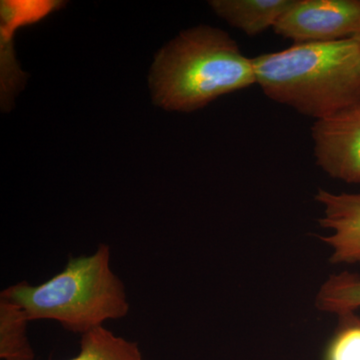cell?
I'll return each mask as SVG.
<instances>
[{
    "mask_svg": "<svg viewBox=\"0 0 360 360\" xmlns=\"http://www.w3.org/2000/svg\"><path fill=\"white\" fill-rule=\"evenodd\" d=\"M354 39L355 40V41L357 42V44H359V47H360V33L359 35H356V37H354Z\"/></svg>",
    "mask_w": 360,
    "mask_h": 360,
    "instance_id": "cell-13",
    "label": "cell"
},
{
    "mask_svg": "<svg viewBox=\"0 0 360 360\" xmlns=\"http://www.w3.org/2000/svg\"><path fill=\"white\" fill-rule=\"evenodd\" d=\"M0 296L18 303L30 321H56L80 335L124 319L130 309L124 283L111 267L110 246L103 243L92 255L70 258L45 283L13 284Z\"/></svg>",
    "mask_w": 360,
    "mask_h": 360,
    "instance_id": "cell-3",
    "label": "cell"
},
{
    "mask_svg": "<svg viewBox=\"0 0 360 360\" xmlns=\"http://www.w3.org/2000/svg\"><path fill=\"white\" fill-rule=\"evenodd\" d=\"M272 30L295 44L354 39L360 33V0H293Z\"/></svg>",
    "mask_w": 360,
    "mask_h": 360,
    "instance_id": "cell-4",
    "label": "cell"
},
{
    "mask_svg": "<svg viewBox=\"0 0 360 360\" xmlns=\"http://www.w3.org/2000/svg\"><path fill=\"white\" fill-rule=\"evenodd\" d=\"M324 360H360V317L354 314L340 316Z\"/></svg>",
    "mask_w": 360,
    "mask_h": 360,
    "instance_id": "cell-12",
    "label": "cell"
},
{
    "mask_svg": "<svg viewBox=\"0 0 360 360\" xmlns=\"http://www.w3.org/2000/svg\"><path fill=\"white\" fill-rule=\"evenodd\" d=\"M316 307L340 317L354 314L360 309V276L342 272L329 277L317 295Z\"/></svg>",
    "mask_w": 360,
    "mask_h": 360,
    "instance_id": "cell-11",
    "label": "cell"
},
{
    "mask_svg": "<svg viewBox=\"0 0 360 360\" xmlns=\"http://www.w3.org/2000/svg\"><path fill=\"white\" fill-rule=\"evenodd\" d=\"M149 82L158 106L181 112L257 84L252 58L229 33L207 25L184 30L163 47Z\"/></svg>",
    "mask_w": 360,
    "mask_h": 360,
    "instance_id": "cell-2",
    "label": "cell"
},
{
    "mask_svg": "<svg viewBox=\"0 0 360 360\" xmlns=\"http://www.w3.org/2000/svg\"><path fill=\"white\" fill-rule=\"evenodd\" d=\"M68 360H148L139 343L99 326L82 335L79 354Z\"/></svg>",
    "mask_w": 360,
    "mask_h": 360,
    "instance_id": "cell-10",
    "label": "cell"
},
{
    "mask_svg": "<svg viewBox=\"0 0 360 360\" xmlns=\"http://www.w3.org/2000/svg\"><path fill=\"white\" fill-rule=\"evenodd\" d=\"M293 0H213L210 6L229 25L255 37L274 28Z\"/></svg>",
    "mask_w": 360,
    "mask_h": 360,
    "instance_id": "cell-8",
    "label": "cell"
},
{
    "mask_svg": "<svg viewBox=\"0 0 360 360\" xmlns=\"http://www.w3.org/2000/svg\"><path fill=\"white\" fill-rule=\"evenodd\" d=\"M65 6L59 0H2L0 4V84L1 108L9 110L13 97L25 84L26 75L14 58V33L22 26L39 22Z\"/></svg>",
    "mask_w": 360,
    "mask_h": 360,
    "instance_id": "cell-6",
    "label": "cell"
},
{
    "mask_svg": "<svg viewBox=\"0 0 360 360\" xmlns=\"http://www.w3.org/2000/svg\"><path fill=\"white\" fill-rule=\"evenodd\" d=\"M30 321L22 307L0 296V359L34 360L30 338Z\"/></svg>",
    "mask_w": 360,
    "mask_h": 360,
    "instance_id": "cell-9",
    "label": "cell"
},
{
    "mask_svg": "<svg viewBox=\"0 0 360 360\" xmlns=\"http://www.w3.org/2000/svg\"><path fill=\"white\" fill-rule=\"evenodd\" d=\"M265 96L324 120L360 103V47L354 39L295 44L252 58Z\"/></svg>",
    "mask_w": 360,
    "mask_h": 360,
    "instance_id": "cell-1",
    "label": "cell"
},
{
    "mask_svg": "<svg viewBox=\"0 0 360 360\" xmlns=\"http://www.w3.org/2000/svg\"><path fill=\"white\" fill-rule=\"evenodd\" d=\"M315 200L324 208L319 224L333 233L321 238L333 248V264H360V193L335 194L319 189Z\"/></svg>",
    "mask_w": 360,
    "mask_h": 360,
    "instance_id": "cell-7",
    "label": "cell"
},
{
    "mask_svg": "<svg viewBox=\"0 0 360 360\" xmlns=\"http://www.w3.org/2000/svg\"><path fill=\"white\" fill-rule=\"evenodd\" d=\"M317 165L333 179L360 184V103L311 129Z\"/></svg>",
    "mask_w": 360,
    "mask_h": 360,
    "instance_id": "cell-5",
    "label": "cell"
}]
</instances>
